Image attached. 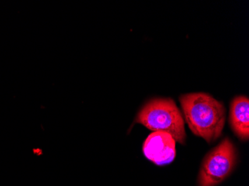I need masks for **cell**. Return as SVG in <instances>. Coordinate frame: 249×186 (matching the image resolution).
<instances>
[{"mask_svg": "<svg viewBox=\"0 0 249 186\" xmlns=\"http://www.w3.org/2000/svg\"><path fill=\"white\" fill-rule=\"evenodd\" d=\"M230 124L234 134L241 140L249 138V100L246 96H237L230 107Z\"/></svg>", "mask_w": 249, "mask_h": 186, "instance_id": "5b68a950", "label": "cell"}, {"mask_svg": "<svg viewBox=\"0 0 249 186\" xmlns=\"http://www.w3.org/2000/svg\"><path fill=\"white\" fill-rule=\"evenodd\" d=\"M236 162V151L229 138L213 148L202 161L199 175V186H215L230 175Z\"/></svg>", "mask_w": 249, "mask_h": 186, "instance_id": "3957f363", "label": "cell"}, {"mask_svg": "<svg viewBox=\"0 0 249 186\" xmlns=\"http://www.w3.org/2000/svg\"><path fill=\"white\" fill-rule=\"evenodd\" d=\"M135 121L154 132L167 133L176 142L185 144L184 118L172 99L160 98L149 101L141 109Z\"/></svg>", "mask_w": 249, "mask_h": 186, "instance_id": "7a4b0ae2", "label": "cell"}, {"mask_svg": "<svg viewBox=\"0 0 249 186\" xmlns=\"http://www.w3.org/2000/svg\"><path fill=\"white\" fill-rule=\"evenodd\" d=\"M186 122L194 135L208 143L222 135L225 123L223 103L205 92H194L179 98Z\"/></svg>", "mask_w": 249, "mask_h": 186, "instance_id": "6da1fadb", "label": "cell"}, {"mask_svg": "<svg viewBox=\"0 0 249 186\" xmlns=\"http://www.w3.org/2000/svg\"><path fill=\"white\" fill-rule=\"evenodd\" d=\"M176 142L167 133L154 132L145 139L142 151L145 157L157 166H166L176 157Z\"/></svg>", "mask_w": 249, "mask_h": 186, "instance_id": "277c9868", "label": "cell"}]
</instances>
